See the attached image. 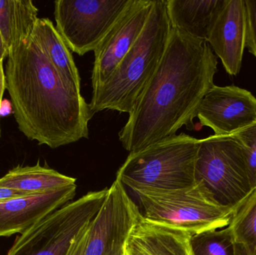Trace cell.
I'll return each mask as SVG.
<instances>
[{"label":"cell","mask_w":256,"mask_h":255,"mask_svg":"<svg viewBox=\"0 0 256 255\" xmlns=\"http://www.w3.org/2000/svg\"><path fill=\"white\" fill-rule=\"evenodd\" d=\"M216 72L218 60L207 41L172 28L156 70L118 133L123 148L136 153L176 136L184 126L194 130Z\"/></svg>","instance_id":"1"},{"label":"cell","mask_w":256,"mask_h":255,"mask_svg":"<svg viewBox=\"0 0 256 255\" xmlns=\"http://www.w3.org/2000/svg\"><path fill=\"white\" fill-rule=\"evenodd\" d=\"M4 70L15 121L28 140L56 149L88 139L90 103L64 85L32 36L9 51Z\"/></svg>","instance_id":"2"},{"label":"cell","mask_w":256,"mask_h":255,"mask_svg":"<svg viewBox=\"0 0 256 255\" xmlns=\"http://www.w3.org/2000/svg\"><path fill=\"white\" fill-rule=\"evenodd\" d=\"M166 0H154L140 37L108 80L93 91V114L103 110L130 113L165 52L171 32Z\"/></svg>","instance_id":"3"},{"label":"cell","mask_w":256,"mask_h":255,"mask_svg":"<svg viewBox=\"0 0 256 255\" xmlns=\"http://www.w3.org/2000/svg\"><path fill=\"white\" fill-rule=\"evenodd\" d=\"M130 189L135 194L144 219L192 235L227 227L236 210L219 205L197 182L177 190Z\"/></svg>","instance_id":"4"},{"label":"cell","mask_w":256,"mask_h":255,"mask_svg":"<svg viewBox=\"0 0 256 255\" xmlns=\"http://www.w3.org/2000/svg\"><path fill=\"white\" fill-rule=\"evenodd\" d=\"M200 139L185 133L130 153L117 172L124 187L177 190L196 184Z\"/></svg>","instance_id":"5"},{"label":"cell","mask_w":256,"mask_h":255,"mask_svg":"<svg viewBox=\"0 0 256 255\" xmlns=\"http://www.w3.org/2000/svg\"><path fill=\"white\" fill-rule=\"evenodd\" d=\"M108 189L90 192L50 214L21 234L7 255H66L102 208Z\"/></svg>","instance_id":"6"},{"label":"cell","mask_w":256,"mask_h":255,"mask_svg":"<svg viewBox=\"0 0 256 255\" xmlns=\"http://www.w3.org/2000/svg\"><path fill=\"white\" fill-rule=\"evenodd\" d=\"M195 180L219 205L228 208H237L254 190L242 147L232 135L200 139Z\"/></svg>","instance_id":"7"},{"label":"cell","mask_w":256,"mask_h":255,"mask_svg":"<svg viewBox=\"0 0 256 255\" xmlns=\"http://www.w3.org/2000/svg\"><path fill=\"white\" fill-rule=\"evenodd\" d=\"M132 0H57L56 29L78 55L96 50Z\"/></svg>","instance_id":"8"},{"label":"cell","mask_w":256,"mask_h":255,"mask_svg":"<svg viewBox=\"0 0 256 255\" xmlns=\"http://www.w3.org/2000/svg\"><path fill=\"white\" fill-rule=\"evenodd\" d=\"M142 217L138 205L116 178L90 223L86 255H108L124 248L130 234Z\"/></svg>","instance_id":"9"},{"label":"cell","mask_w":256,"mask_h":255,"mask_svg":"<svg viewBox=\"0 0 256 255\" xmlns=\"http://www.w3.org/2000/svg\"><path fill=\"white\" fill-rule=\"evenodd\" d=\"M154 0H132L94 52L92 73V92L111 76L142 31Z\"/></svg>","instance_id":"10"},{"label":"cell","mask_w":256,"mask_h":255,"mask_svg":"<svg viewBox=\"0 0 256 255\" xmlns=\"http://www.w3.org/2000/svg\"><path fill=\"white\" fill-rule=\"evenodd\" d=\"M196 117L216 136H231L256 122V98L236 85H214L202 100Z\"/></svg>","instance_id":"11"},{"label":"cell","mask_w":256,"mask_h":255,"mask_svg":"<svg viewBox=\"0 0 256 255\" xmlns=\"http://www.w3.org/2000/svg\"><path fill=\"white\" fill-rule=\"evenodd\" d=\"M246 19L244 0H222L208 36V43L232 76L238 74L242 69Z\"/></svg>","instance_id":"12"},{"label":"cell","mask_w":256,"mask_h":255,"mask_svg":"<svg viewBox=\"0 0 256 255\" xmlns=\"http://www.w3.org/2000/svg\"><path fill=\"white\" fill-rule=\"evenodd\" d=\"M76 185L0 202V238L22 234L73 200Z\"/></svg>","instance_id":"13"},{"label":"cell","mask_w":256,"mask_h":255,"mask_svg":"<svg viewBox=\"0 0 256 255\" xmlns=\"http://www.w3.org/2000/svg\"><path fill=\"white\" fill-rule=\"evenodd\" d=\"M190 234L142 217L126 242L127 255H192Z\"/></svg>","instance_id":"14"},{"label":"cell","mask_w":256,"mask_h":255,"mask_svg":"<svg viewBox=\"0 0 256 255\" xmlns=\"http://www.w3.org/2000/svg\"><path fill=\"white\" fill-rule=\"evenodd\" d=\"M32 36L64 85L81 92V78L72 51L52 21L48 18H38Z\"/></svg>","instance_id":"15"},{"label":"cell","mask_w":256,"mask_h":255,"mask_svg":"<svg viewBox=\"0 0 256 255\" xmlns=\"http://www.w3.org/2000/svg\"><path fill=\"white\" fill-rule=\"evenodd\" d=\"M222 0H166L171 27L207 41L215 15Z\"/></svg>","instance_id":"16"},{"label":"cell","mask_w":256,"mask_h":255,"mask_svg":"<svg viewBox=\"0 0 256 255\" xmlns=\"http://www.w3.org/2000/svg\"><path fill=\"white\" fill-rule=\"evenodd\" d=\"M76 185V179L66 176L40 162L33 166H18L0 178V187L26 195L39 194Z\"/></svg>","instance_id":"17"},{"label":"cell","mask_w":256,"mask_h":255,"mask_svg":"<svg viewBox=\"0 0 256 255\" xmlns=\"http://www.w3.org/2000/svg\"><path fill=\"white\" fill-rule=\"evenodd\" d=\"M38 13L31 0H0V32L8 52L31 37Z\"/></svg>","instance_id":"18"},{"label":"cell","mask_w":256,"mask_h":255,"mask_svg":"<svg viewBox=\"0 0 256 255\" xmlns=\"http://www.w3.org/2000/svg\"><path fill=\"white\" fill-rule=\"evenodd\" d=\"M228 227L236 244L256 255V188L236 208Z\"/></svg>","instance_id":"19"},{"label":"cell","mask_w":256,"mask_h":255,"mask_svg":"<svg viewBox=\"0 0 256 255\" xmlns=\"http://www.w3.org/2000/svg\"><path fill=\"white\" fill-rule=\"evenodd\" d=\"M190 245L192 255H236L237 248L228 227L192 235Z\"/></svg>","instance_id":"20"},{"label":"cell","mask_w":256,"mask_h":255,"mask_svg":"<svg viewBox=\"0 0 256 255\" xmlns=\"http://www.w3.org/2000/svg\"><path fill=\"white\" fill-rule=\"evenodd\" d=\"M242 147L250 183L256 188V122L232 135Z\"/></svg>","instance_id":"21"},{"label":"cell","mask_w":256,"mask_h":255,"mask_svg":"<svg viewBox=\"0 0 256 255\" xmlns=\"http://www.w3.org/2000/svg\"><path fill=\"white\" fill-rule=\"evenodd\" d=\"M246 4L245 46L256 58V0H244Z\"/></svg>","instance_id":"22"},{"label":"cell","mask_w":256,"mask_h":255,"mask_svg":"<svg viewBox=\"0 0 256 255\" xmlns=\"http://www.w3.org/2000/svg\"><path fill=\"white\" fill-rule=\"evenodd\" d=\"M90 225L76 236L66 255H86Z\"/></svg>","instance_id":"23"},{"label":"cell","mask_w":256,"mask_h":255,"mask_svg":"<svg viewBox=\"0 0 256 255\" xmlns=\"http://www.w3.org/2000/svg\"><path fill=\"white\" fill-rule=\"evenodd\" d=\"M24 196H28V195L12 189L7 188V187H0V202Z\"/></svg>","instance_id":"24"},{"label":"cell","mask_w":256,"mask_h":255,"mask_svg":"<svg viewBox=\"0 0 256 255\" xmlns=\"http://www.w3.org/2000/svg\"><path fill=\"white\" fill-rule=\"evenodd\" d=\"M6 89V77H4V67H3L2 61H0V106H1L3 94H4Z\"/></svg>","instance_id":"25"},{"label":"cell","mask_w":256,"mask_h":255,"mask_svg":"<svg viewBox=\"0 0 256 255\" xmlns=\"http://www.w3.org/2000/svg\"><path fill=\"white\" fill-rule=\"evenodd\" d=\"M8 55V51L7 47L4 44L1 32H0V61L3 62V60L4 58H7Z\"/></svg>","instance_id":"26"},{"label":"cell","mask_w":256,"mask_h":255,"mask_svg":"<svg viewBox=\"0 0 256 255\" xmlns=\"http://www.w3.org/2000/svg\"><path fill=\"white\" fill-rule=\"evenodd\" d=\"M236 255H249L246 253V250L242 246L237 244V248H236Z\"/></svg>","instance_id":"27"},{"label":"cell","mask_w":256,"mask_h":255,"mask_svg":"<svg viewBox=\"0 0 256 255\" xmlns=\"http://www.w3.org/2000/svg\"><path fill=\"white\" fill-rule=\"evenodd\" d=\"M108 255H127V254H126L124 248H122L121 249V250H117V251L114 252V253H110V254Z\"/></svg>","instance_id":"28"}]
</instances>
